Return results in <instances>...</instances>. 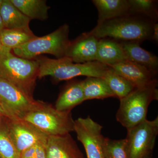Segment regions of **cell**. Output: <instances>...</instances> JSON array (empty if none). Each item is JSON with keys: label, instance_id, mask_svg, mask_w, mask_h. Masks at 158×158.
I'll return each instance as SVG.
<instances>
[{"label": "cell", "instance_id": "1", "mask_svg": "<svg viewBox=\"0 0 158 158\" xmlns=\"http://www.w3.org/2000/svg\"><path fill=\"white\" fill-rule=\"evenodd\" d=\"M154 23L149 19L129 15L97 24L88 33L98 39L108 37L139 43L152 39Z\"/></svg>", "mask_w": 158, "mask_h": 158}, {"label": "cell", "instance_id": "2", "mask_svg": "<svg viewBox=\"0 0 158 158\" xmlns=\"http://www.w3.org/2000/svg\"><path fill=\"white\" fill-rule=\"evenodd\" d=\"M36 60L39 64L38 77L50 76L57 81L69 80L78 76L103 78L110 68L96 61L74 63L65 57L56 59L41 57Z\"/></svg>", "mask_w": 158, "mask_h": 158}, {"label": "cell", "instance_id": "3", "mask_svg": "<svg viewBox=\"0 0 158 158\" xmlns=\"http://www.w3.org/2000/svg\"><path fill=\"white\" fill-rule=\"evenodd\" d=\"M39 64L37 60L20 58L7 48L0 55V78L32 97Z\"/></svg>", "mask_w": 158, "mask_h": 158}, {"label": "cell", "instance_id": "4", "mask_svg": "<svg viewBox=\"0 0 158 158\" xmlns=\"http://www.w3.org/2000/svg\"><path fill=\"white\" fill-rule=\"evenodd\" d=\"M48 136L64 135L74 131L71 112L57 110L50 105L36 101L23 118Z\"/></svg>", "mask_w": 158, "mask_h": 158}, {"label": "cell", "instance_id": "5", "mask_svg": "<svg viewBox=\"0 0 158 158\" xmlns=\"http://www.w3.org/2000/svg\"><path fill=\"white\" fill-rule=\"evenodd\" d=\"M158 82L137 88L120 100L116 118L127 129L134 127L146 118L148 109L151 102L158 100Z\"/></svg>", "mask_w": 158, "mask_h": 158}, {"label": "cell", "instance_id": "6", "mask_svg": "<svg viewBox=\"0 0 158 158\" xmlns=\"http://www.w3.org/2000/svg\"><path fill=\"white\" fill-rule=\"evenodd\" d=\"M69 26L64 24L50 34L37 37L14 49L13 54L23 59H32L40 55L49 54L56 59L65 56L70 40L69 39Z\"/></svg>", "mask_w": 158, "mask_h": 158}, {"label": "cell", "instance_id": "7", "mask_svg": "<svg viewBox=\"0 0 158 158\" xmlns=\"http://www.w3.org/2000/svg\"><path fill=\"white\" fill-rule=\"evenodd\" d=\"M126 149L128 158H152L158 134V118L145 119L128 129Z\"/></svg>", "mask_w": 158, "mask_h": 158}, {"label": "cell", "instance_id": "8", "mask_svg": "<svg viewBox=\"0 0 158 158\" xmlns=\"http://www.w3.org/2000/svg\"><path fill=\"white\" fill-rule=\"evenodd\" d=\"M102 127L90 116L74 120V131L78 140L83 144L87 158H106L104 151L105 137L102 134Z\"/></svg>", "mask_w": 158, "mask_h": 158}, {"label": "cell", "instance_id": "9", "mask_svg": "<svg viewBox=\"0 0 158 158\" xmlns=\"http://www.w3.org/2000/svg\"><path fill=\"white\" fill-rule=\"evenodd\" d=\"M36 100L11 83L0 78V103L11 120L23 119Z\"/></svg>", "mask_w": 158, "mask_h": 158}, {"label": "cell", "instance_id": "10", "mask_svg": "<svg viewBox=\"0 0 158 158\" xmlns=\"http://www.w3.org/2000/svg\"><path fill=\"white\" fill-rule=\"evenodd\" d=\"M7 129L20 153L39 143H47L48 136L23 119L10 120Z\"/></svg>", "mask_w": 158, "mask_h": 158}, {"label": "cell", "instance_id": "11", "mask_svg": "<svg viewBox=\"0 0 158 158\" xmlns=\"http://www.w3.org/2000/svg\"><path fill=\"white\" fill-rule=\"evenodd\" d=\"M99 40L88 32L83 33L75 40L70 41L64 57L76 63L96 61Z\"/></svg>", "mask_w": 158, "mask_h": 158}, {"label": "cell", "instance_id": "12", "mask_svg": "<svg viewBox=\"0 0 158 158\" xmlns=\"http://www.w3.org/2000/svg\"><path fill=\"white\" fill-rule=\"evenodd\" d=\"M110 67L137 88L145 87L157 81L156 75L144 66L131 61L126 60Z\"/></svg>", "mask_w": 158, "mask_h": 158}, {"label": "cell", "instance_id": "13", "mask_svg": "<svg viewBox=\"0 0 158 158\" xmlns=\"http://www.w3.org/2000/svg\"><path fill=\"white\" fill-rule=\"evenodd\" d=\"M47 158H85L70 134L48 136Z\"/></svg>", "mask_w": 158, "mask_h": 158}, {"label": "cell", "instance_id": "14", "mask_svg": "<svg viewBox=\"0 0 158 158\" xmlns=\"http://www.w3.org/2000/svg\"><path fill=\"white\" fill-rule=\"evenodd\" d=\"M121 44L127 61L144 66L156 75L158 69L157 57L142 48L139 43L123 41Z\"/></svg>", "mask_w": 158, "mask_h": 158}, {"label": "cell", "instance_id": "15", "mask_svg": "<svg viewBox=\"0 0 158 158\" xmlns=\"http://www.w3.org/2000/svg\"><path fill=\"white\" fill-rule=\"evenodd\" d=\"M126 60L121 43L109 38L99 40L96 61L110 66Z\"/></svg>", "mask_w": 158, "mask_h": 158}, {"label": "cell", "instance_id": "16", "mask_svg": "<svg viewBox=\"0 0 158 158\" xmlns=\"http://www.w3.org/2000/svg\"><path fill=\"white\" fill-rule=\"evenodd\" d=\"M92 2L98 11L97 24L130 15V4L127 0H93Z\"/></svg>", "mask_w": 158, "mask_h": 158}, {"label": "cell", "instance_id": "17", "mask_svg": "<svg viewBox=\"0 0 158 158\" xmlns=\"http://www.w3.org/2000/svg\"><path fill=\"white\" fill-rule=\"evenodd\" d=\"M0 14L4 28L32 32L30 28L31 19L21 12L10 0H3L0 6Z\"/></svg>", "mask_w": 158, "mask_h": 158}, {"label": "cell", "instance_id": "18", "mask_svg": "<svg viewBox=\"0 0 158 158\" xmlns=\"http://www.w3.org/2000/svg\"><path fill=\"white\" fill-rule=\"evenodd\" d=\"M85 101L81 81L75 82L68 85L60 94L55 108L62 112H71L78 105Z\"/></svg>", "mask_w": 158, "mask_h": 158}, {"label": "cell", "instance_id": "19", "mask_svg": "<svg viewBox=\"0 0 158 158\" xmlns=\"http://www.w3.org/2000/svg\"><path fill=\"white\" fill-rule=\"evenodd\" d=\"M85 101L115 98L104 79L102 77H87L81 81Z\"/></svg>", "mask_w": 158, "mask_h": 158}, {"label": "cell", "instance_id": "20", "mask_svg": "<svg viewBox=\"0 0 158 158\" xmlns=\"http://www.w3.org/2000/svg\"><path fill=\"white\" fill-rule=\"evenodd\" d=\"M21 12L31 19L45 20L50 9L45 0H10Z\"/></svg>", "mask_w": 158, "mask_h": 158}, {"label": "cell", "instance_id": "21", "mask_svg": "<svg viewBox=\"0 0 158 158\" xmlns=\"http://www.w3.org/2000/svg\"><path fill=\"white\" fill-rule=\"evenodd\" d=\"M103 78L108 84L115 98L119 100L126 97L137 88L110 66Z\"/></svg>", "mask_w": 158, "mask_h": 158}, {"label": "cell", "instance_id": "22", "mask_svg": "<svg viewBox=\"0 0 158 158\" xmlns=\"http://www.w3.org/2000/svg\"><path fill=\"white\" fill-rule=\"evenodd\" d=\"M36 37L33 32L4 29L0 33V41L4 47L12 50Z\"/></svg>", "mask_w": 158, "mask_h": 158}, {"label": "cell", "instance_id": "23", "mask_svg": "<svg viewBox=\"0 0 158 158\" xmlns=\"http://www.w3.org/2000/svg\"><path fill=\"white\" fill-rule=\"evenodd\" d=\"M130 15L139 14L144 15L150 20L157 17L155 1L152 0H129Z\"/></svg>", "mask_w": 158, "mask_h": 158}, {"label": "cell", "instance_id": "24", "mask_svg": "<svg viewBox=\"0 0 158 158\" xmlns=\"http://www.w3.org/2000/svg\"><path fill=\"white\" fill-rule=\"evenodd\" d=\"M104 151L106 158H128L125 138L115 140L105 138Z\"/></svg>", "mask_w": 158, "mask_h": 158}, {"label": "cell", "instance_id": "25", "mask_svg": "<svg viewBox=\"0 0 158 158\" xmlns=\"http://www.w3.org/2000/svg\"><path fill=\"white\" fill-rule=\"evenodd\" d=\"M0 158H20L7 129H0Z\"/></svg>", "mask_w": 158, "mask_h": 158}, {"label": "cell", "instance_id": "26", "mask_svg": "<svg viewBox=\"0 0 158 158\" xmlns=\"http://www.w3.org/2000/svg\"><path fill=\"white\" fill-rule=\"evenodd\" d=\"M47 143H39L36 144L34 158H47Z\"/></svg>", "mask_w": 158, "mask_h": 158}, {"label": "cell", "instance_id": "27", "mask_svg": "<svg viewBox=\"0 0 158 158\" xmlns=\"http://www.w3.org/2000/svg\"><path fill=\"white\" fill-rule=\"evenodd\" d=\"M36 144L24 150L20 153V158H30L34 157Z\"/></svg>", "mask_w": 158, "mask_h": 158}, {"label": "cell", "instance_id": "28", "mask_svg": "<svg viewBox=\"0 0 158 158\" xmlns=\"http://www.w3.org/2000/svg\"><path fill=\"white\" fill-rule=\"evenodd\" d=\"M152 39L158 42V23H154L153 25V31Z\"/></svg>", "mask_w": 158, "mask_h": 158}, {"label": "cell", "instance_id": "29", "mask_svg": "<svg viewBox=\"0 0 158 158\" xmlns=\"http://www.w3.org/2000/svg\"><path fill=\"white\" fill-rule=\"evenodd\" d=\"M0 115L6 116L7 118H9L10 120L11 119V116L9 115L8 112L6 111V110H5V108L3 107L1 103H0Z\"/></svg>", "mask_w": 158, "mask_h": 158}, {"label": "cell", "instance_id": "30", "mask_svg": "<svg viewBox=\"0 0 158 158\" xmlns=\"http://www.w3.org/2000/svg\"><path fill=\"white\" fill-rule=\"evenodd\" d=\"M4 28V24H3L2 19V17H1V14H0V33H1L2 31Z\"/></svg>", "mask_w": 158, "mask_h": 158}, {"label": "cell", "instance_id": "31", "mask_svg": "<svg viewBox=\"0 0 158 158\" xmlns=\"http://www.w3.org/2000/svg\"><path fill=\"white\" fill-rule=\"evenodd\" d=\"M6 49L7 48L3 46L2 44V43H1V41H0V55L3 52L6 50Z\"/></svg>", "mask_w": 158, "mask_h": 158}, {"label": "cell", "instance_id": "32", "mask_svg": "<svg viewBox=\"0 0 158 158\" xmlns=\"http://www.w3.org/2000/svg\"><path fill=\"white\" fill-rule=\"evenodd\" d=\"M3 0H0V6H1V4H2V2Z\"/></svg>", "mask_w": 158, "mask_h": 158}, {"label": "cell", "instance_id": "33", "mask_svg": "<svg viewBox=\"0 0 158 158\" xmlns=\"http://www.w3.org/2000/svg\"><path fill=\"white\" fill-rule=\"evenodd\" d=\"M34 158V157H31V158Z\"/></svg>", "mask_w": 158, "mask_h": 158}]
</instances>
